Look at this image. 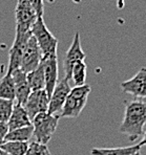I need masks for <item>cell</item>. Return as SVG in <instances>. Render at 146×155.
<instances>
[{
  "label": "cell",
  "mask_w": 146,
  "mask_h": 155,
  "mask_svg": "<svg viewBox=\"0 0 146 155\" xmlns=\"http://www.w3.org/2000/svg\"><path fill=\"white\" fill-rule=\"evenodd\" d=\"M146 126V102L134 100L125 105L124 117L119 131L126 135L129 140L134 142L144 133Z\"/></svg>",
  "instance_id": "6da1fadb"
},
{
  "label": "cell",
  "mask_w": 146,
  "mask_h": 155,
  "mask_svg": "<svg viewBox=\"0 0 146 155\" xmlns=\"http://www.w3.org/2000/svg\"><path fill=\"white\" fill-rule=\"evenodd\" d=\"M90 86L85 84L82 86H75L70 89L66 101L63 105L60 117L76 118L80 115L87 102L90 93Z\"/></svg>",
  "instance_id": "7a4b0ae2"
},
{
  "label": "cell",
  "mask_w": 146,
  "mask_h": 155,
  "mask_svg": "<svg viewBox=\"0 0 146 155\" xmlns=\"http://www.w3.org/2000/svg\"><path fill=\"white\" fill-rule=\"evenodd\" d=\"M60 115H52L47 112L39 113L32 120L34 129L33 137L36 143L47 145L52 140L56 129L58 127Z\"/></svg>",
  "instance_id": "3957f363"
},
{
  "label": "cell",
  "mask_w": 146,
  "mask_h": 155,
  "mask_svg": "<svg viewBox=\"0 0 146 155\" xmlns=\"http://www.w3.org/2000/svg\"><path fill=\"white\" fill-rule=\"evenodd\" d=\"M31 31L39 45L41 52H42V58L57 56L58 39L49 31V29L45 25L42 17L38 18L37 21L32 27Z\"/></svg>",
  "instance_id": "277c9868"
},
{
  "label": "cell",
  "mask_w": 146,
  "mask_h": 155,
  "mask_svg": "<svg viewBox=\"0 0 146 155\" xmlns=\"http://www.w3.org/2000/svg\"><path fill=\"white\" fill-rule=\"evenodd\" d=\"M16 35L29 33L38 17L29 0H17L15 8Z\"/></svg>",
  "instance_id": "5b68a950"
},
{
  "label": "cell",
  "mask_w": 146,
  "mask_h": 155,
  "mask_svg": "<svg viewBox=\"0 0 146 155\" xmlns=\"http://www.w3.org/2000/svg\"><path fill=\"white\" fill-rule=\"evenodd\" d=\"M41 61H42V52L36 39L32 35L24 48L20 70H22L24 74H29L41 64Z\"/></svg>",
  "instance_id": "8992f818"
},
{
  "label": "cell",
  "mask_w": 146,
  "mask_h": 155,
  "mask_svg": "<svg viewBox=\"0 0 146 155\" xmlns=\"http://www.w3.org/2000/svg\"><path fill=\"white\" fill-rule=\"evenodd\" d=\"M86 58V54L83 51L81 47V40H80L79 31H76L73 39L72 45L70 46L68 51L65 54V57L63 58V70H64V78L70 81L72 78V69L73 66L77 62L84 61Z\"/></svg>",
  "instance_id": "52a82bcc"
},
{
  "label": "cell",
  "mask_w": 146,
  "mask_h": 155,
  "mask_svg": "<svg viewBox=\"0 0 146 155\" xmlns=\"http://www.w3.org/2000/svg\"><path fill=\"white\" fill-rule=\"evenodd\" d=\"M70 89H72V87L70 85V81L63 77V79L57 83L53 93L49 97L47 113L52 115H58V113H61L63 105H64L68 94H70Z\"/></svg>",
  "instance_id": "ba28073f"
},
{
  "label": "cell",
  "mask_w": 146,
  "mask_h": 155,
  "mask_svg": "<svg viewBox=\"0 0 146 155\" xmlns=\"http://www.w3.org/2000/svg\"><path fill=\"white\" fill-rule=\"evenodd\" d=\"M32 36V31L23 35H15L13 45L8 51V74H12L13 71L20 69L21 65L22 56L25 48V45Z\"/></svg>",
  "instance_id": "9c48e42d"
},
{
  "label": "cell",
  "mask_w": 146,
  "mask_h": 155,
  "mask_svg": "<svg viewBox=\"0 0 146 155\" xmlns=\"http://www.w3.org/2000/svg\"><path fill=\"white\" fill-rule=\"evenodd\" d=\"M49 103V97L45 90L32 91L23 107L27 114H29V118H31V120H33V118L39 113L47 112Z\"/></svg>",
  "instance_id": "30bf717a"
},
{
  "label": "cell",
  "mask_w": 146,
  "mask_h": 155,
  "mask_svg": "<svg viewBox=\"0 0 146 155\" xmlns=\"http://www.w3.org/2000/svg\"><path fill=\"white\" fill-rule=\"evenodd\" d=\"M122 92L131 94L134 97H146V67L140 68L136 74L127 81L121 83Z\"/></svg>",
  "instance_id": "8fae6325"
},
{
  "label": "cell",
  "mask_w": 146,
  "mask_h": 155,
  "mask_svg": "<svg viewBox=\"0 0 146 155\" xmlns=\"http://www.w3.org/2000/svg\"><path fill=\"white\" fill-rule=\"evenodd\" d=\"M43 70H44V78H45V91H46L49 97L53 93V91L58 83V58L57 56L47 57L42 58L41 61Z\"/></svg>",
  "instance_id": "7c38bea8"
},
{
  "label": "cell",
  "mask_w": 146,
  "mask_h": 155,
  "mask_svg": "<svg viewBox=\"0 0 146 155\" xmlns=\"http://www.w3.org/2000/svg\"><path fill=\"white\" fill-rule=\"evenodd\" d=\"M12 77L15 85V101L16 104H19L23 106L25 104L27 97L31 94L32 90L29 86L26 80V74H24L22 70L17 69L12 72Z\"/></svg>",
  "instance_id": "4fadbf2b"
},
{
  "label": "cell",
  "mask_w": 146,
  "mask_h": 155,
  "mask_svg": "<svg viewBox=\"0 0 146 155\" xmlns=\"http://www.w3.org/2000/svg\"><path fill=\"white\" fill-rule=\"evenodd\" d=\"M32 125V120L29 114L22 105L16 104L14 105L13 112L8 120V126L10 131L18 128H23Z\"/></svg>",
  "instance_id": "5bb4252c"
},
{
  "label": "cell",
  "mask_w": 146,
  "mask_h": 155,
  "mask_svg": "<svg viewBox=\"0 0 146 155\" xmlns=\"http://www.w3.org/2000/svg\"><path fill=\"white\" fill-rule=\"evenodd\" d=\"M26 80L32 91L45 90V78L42 64H40L33 71L26 74Z\"/></svg>",
  "instance_id": "9a60e30c"
},
{
  "label": "cell",
  "mask_w": 146,
  "mask_h": 155,
  "mask_svg": "<svg viewBox=\"0 0 146 155\" xmlns=\"http://www.w3.org/2000/svg\"><path fill=\"white\" fill-rule=\"evenodd\" d=\"M140 146H128L120 148H93L90 151L92 155H133L140 150Z\"/></svg>",
  "instance_id": "2e32d148"
},
{
  "label": "cell",
  "mask_w": 146,
  "mask_h": 155,
  "mask_svg": "<svg viewBox=\"0 0 146 155\" xmlns=\"http://www.w3.org/2000/svg\"><path fill=\"white\" fill-rule=\"evenodd\" d=\"M0 99L15 102V85L12 74L6 72L0 79Z\"/></svg>",
  "instance_id": "e0dca14e"
},
{
  "label": "cell",
  "mask_w": 146,
  "mask_h": 155,
  "mask_svg": "<svg viewBox=\"0 0 146 155\" xmlns=\"http://www.w3.org/2000/svg\"><path fill=\"white\" fill-rule=\"evenodd\" d=\"M33 134H34V129L32 125L27 127H23V128H18L8 132L4 142L29 143V140L33 138Z\"/></svg>",
  "instance_id": "ac0fdd59"
},
{
  "label": "cell",
  "mask_w": 146,
  "mask_h": 155,
  "mask_svg": "<svg viewBox=\"0 0 146 155\" xmlns=\"http://www.w3.org/2000/svg\"><path fill=\"white\" fill-rule=\"evenodd\" d=\"M29 147V143L23 142H4L1 143L0 149L10 155H25Z\"/></svg>",
  "instance_id": "d6986e66"
},
{
  "label": "cell",
  "mask_w": 146,
  "mask_h": 155,
  "mask_svg": "<svg viewBox=\"0 0 146 155\" xmlns=\"http://www.w3.org/2000/svg\"><path fill=\"white\" fill-rule=\"evenodd\" d=\"M86 71H87V65L85 64L84 61L77 62L73 66L72 69V78L75 86H82L85 85L86 81Z\"/></svg>",
  "instance_id": "ffe728a7"
},
{
  "label": "cell",
  "mask_w": 146,
  "mask_h": 155,
  "mask_svg": "<svg viewBox=\"0 0 146 155\" xmlns=\"http://www.w3.org/2000/svg\"><path fill=\"white\" fill-rule=\"evenodd\" d=\"M14 105H15L14 101L0 99V122L8 123V118L13 112Z\"/></svg>",
  "instance_id": "44dd1931"
},
{
  "label": "cell",
  "mask_w": 146,
  "mask_h": 155,
  "mask_svg": "<svg viewBox=\"0 0 146 155\" xmlns=\"http://www.w3.org/2000/svg\"><path fill=\"white\" fill-rule=\"evenodd\" d=\"M25 155H51L47 145L32 142L29 143V147Z\"/></svg>",
  "instance_id": "7402d4cb"
},
{
  "label": "cell",
  "mask_w": 146,
  "mask_h": 155,
  "mask_svg": "<svg viewBox=\"0 0 146 155\" xmlns=\"http://www.w3.org/2000/svg\"><path fill=\"white\" fill-rule=\"evenodd\" d=\"M29 2L32 3L33 8H35L38 17H42L43 12H44V3H43V0H29Z\"/></svg>",
  "instance_id": "603a6c76"
},
{
  "label": "cell",
  "mask_w": 146,
  "mask_h": 155,
  "mask_svg": "<svg viewBox=\"0 0 146 155\" xmlns=\"http://www.w3.org/2000/svg\"><path fill=\"white\" fill-rule=\"evenodd\" d=\"M8 132H10V129H8V123L0 122V145L4 143Z\"/></svg>",
  "instance_id": "cb8c5ba5"
},
{
  "label": "cell",
  "mask_w": 146,
  "mask_h": 155,
  "mask_svg": "<svg viewBox=\"0 0 146 155\" xmlns=\"http://www.w3.org/2000/svg\"><path fill=\"white\" fill-rule=\"evenodd\" d=\"M140 147H143V146H145L146 147V131L143 133V137H142V140H141V142L138 143Z\"/></svg>",
  "instance_id": "d4e9b609"
},
{
  "label": "cell",
  "mask_w": 146,
  "mask_h": 155,
  "mask_svg": "<svg viewBox=\"0 0 146 155\" xmlns=\"http://www.w3.org/2000/svg\"><path fill=\"white\" fill-rule=\"evenodd\" d=\"M0 155H10L8 153H6L5 151H3L2 149H0Z\"/></svg>",
  "instance_id": "484cf974"
},
{
  "label": "cell",
  "mask_w": 146,
  "mask_h": 155,
  "mask_svg": "<svg viewBox=\"0 0 146 155\" xmlns=\"http://www.w3.org/2000/svg\"><path fill=\"white\" fill-rule=\"evenodd\" d=\"M133 155H142V154H141V152H140V150H139V151H137V152H134V153Z\"/></svg>",
  "instance_id": "4316f807"
},
{
  "label": "cell",
  "mask_w": 146,
  "mask_h": 155,
  "mask_svg": "<svg viewBox=\"0 0 146 155\" xmlns=\"http://www.w3.org/2000/svg\"><path fill=\"white\" fill-rule=\"evenodd\" d=\"M0 146H1V145H0Z\"/></svg>",
  "instance_id": "83f0119b"
}]
</instances>
